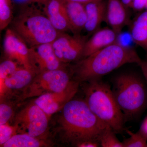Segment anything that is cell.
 Masks as SVG:
<instances>
[{
    "label": "cell",
    "mask_w": 147,
    "mask_h": 147,
    "mask_svg": "<svg viewBox=\"0 0 147 147\" xmlns=\"http://www.w3.org/2000/svg\"><path fill=\"white\" fill-rule=\"evenodd\" d=\"M11 0H0V30H3L12 19Z\"/></svg>",
    "instance_id": "ffe728a7"
},
{
    "label": "cell",
    "mask_w": 147,
    "mask_h": 147,
    "mask_svg": "<svg viewBox=\"0 0 147 147\" xmlns=\"http://www.w3.org/2000/svg\"><path fill=\"white\" fill-rule=\"evenodd\" d=\"M17 63L12 60H7L0 64V84L2 85L5 79L18 69Z\"/></svg>",
    "instance_id": "603a6c76"
},
{
    "label": "cell",
    "mask_w": 147,
    "mask_h": 147,
    "mask_svg": "<svg viewBox=\"0 0 147 147\" xmlns=\"http://www.w3.org/2000/svg\"><path fill=\"white\" fill-rule=\"evenodd\" d=\"M124 5L127 7H131L133 0H121Z\"/></svg>",
    "instance_id": "1f68e13d"
},
{
    "label": "cell",
    "mask_w": 147,
    "mask_h": 147,
    "mask_svg": "<svg viewBox=\"0 0 147 147\" xmlns=\"http://www.w3.org/2000/svg\"><path fill=\"white\" fill-rule=\"evenodd\" d=\"M115 131L112 128L108 129L100 137V144L102 147H124L123 142L116 137Z\"/></svg>",
    "instance_id": "7402d4cb"
},
{
    "label": "cell",
    "mask_w": 147,
    "mask_h": 147,
    "mask_svg": "<svg viewBox=\"0 0 147 147\" xmlns=\"http://www.w3.org/2000/svg\"><path fill=\"white\" fill-rule=\"evenodd\" d=\"M43 4L44 13L57 31H70L65 0H48Z\"/></svg>",
    "instance_id": "8fae6325"
},
{
    "label": "cell",
    "mask_w": 147,
    "mask_h": 147,
    "mask_svg": "<svg viewBox=\"0 0 147 147\" xmlns=\"http://www.w3.org/2000/svg\"><path fill=\"white\" fill-rule=\"evenodd\" d=\"M113 90L124 117H133L145 108L147 92L144 82L131 74H123L115 79Z\"/></svg>",
    "instance_id": "5b68a950"
},
{
    "label": "cell",
    "mask_w": 147,
    "mask_h": 147,
    "mask_svg": "<svg viewBox=\"0 0 147 147\" xmlns=\"http://www.w3.org/2000/svg\"><path fill=\"white\" fill-rule=\"evenodd\" d=\"M62 113L61 123L66 138L76 145L88 141L99 142L102 134L111 128L94 114L85 100H68Z\"/></svg>",
    "instance_id": "7a4b0ae2"
},
{
    "label": "cell",
    "mask_w": 147,
    "mask_h": 147,
    "mask_svg": "<svg viewBox=\"0 0 147 147\" xmlns=\"http://www.w3.org/2000/svg\"><path fill=\"white\" fill-rule=\"evenodd\" d=\"M130 34L137 45L147 50V9L134 19L130 26Z\"/></svg>",
    "instance_id": "ac0fdd59"
},
{
    "label": "cell",
    "mask_w": 147,
    "mask_h": 147,
    "mask_svg": "<svg viewBox=\"0 0 147 147\" xmlns=\"http://www.w3.org/2000/svg\"><path fill=\"white\" fill-rule=\"evenodd\" d=\"M142 61L135 50L116 42L83 58L72 68L79 82L100 79L127 63L140 65Z\"/></svg>",
    "instance_id": "6da1fadb"
},
{
    "label": "cell",
    "mask_w": 147,
    "mask_h": 147,
    "mask_svg": "<svg viewBox=\"0 0 147 147\" xmlns=\"http://www.w3.org/2000/svg\"><path fill=\"white\" fill-rule=\"evenodd\" d=\"M23 1L27 3H38L44 4L48 0H22Z\"/></svg>",
    "instance_id": "4dcf8cb0"
},
{
    "label": "cell",
    "mask_w": 147,
    "mask_h": 147,
    "mask_svg": "<svg viewBox=\"0 0 147 147\" xmlns=\"http://www.w3.org/2000/svg\"><path fill=\"white\" fill-rule=\"evenodd\" d=\"M34 73L33 70L24 67L18 68L1 85V94L5 89L18 90L26 86L31 82Z\"/></svg>",
    "instance_id": "e0dca14e"
},
{
    "label": "cell",
    "mask_w": 147,
    "mask_h": 147,
    "mask_svg": "<svg viewBox=\"0 0 147 147\" xmlns=\"http://www.w3.org/2000/svg\"><path fill=\"white\" fill-rule=\"evenodd\" d=\"M87 13V21L84 29L92 33L100 28L105 21L107 3L102 1L92 2L84 4Z\"/></svg>",
    "instance_id": "9a60e30c"
},
{
    "label": "cell",
    "mask_w": 147,
    "mask_h": 147,
    "mask_svg": "<svg viewBox=\"0 0 147 147\" xmlns=\"http://www.w3.org/2000/svg\"><path fill=\"white\" fill-rule=\"evenodd\" d=\"M68 73L62 69L39 73L29 86L28 97L49 93H59L66 90L72 84Z\"/></svg>",
    "instance_id": "8992f818"
},
{
    "label": "cell",
    "mask_w": 147,
    "mask_h": 147,
    "mask_svg": "<svg viewBox=\"0 0 147 147\" xmlns=\"http://www.w3.org/2000/svg\"><path fill=\"white\" fill-rule=\"evenodd\" d=\"M139 65L141 66L143 74L147 80V62L142 61Z\"/></svg>",
    "instance_id": "f1b7e54d"
},
{
    "label": "cell",
    "mask_w": 147,
    "mask_h": 147,
    "mask_svg": "<svg viewBox=\"0 0 147 147\" xmlns=\"http://www.w3.org/2000/svg\"><path fill=\"white\" fill-rule=\"evenodd\" d=\"M14 129L7 123L0 125V145L2 146L13 136Z\"/></svg>",
    "instance_id": "cb8c5ba5"
},
{
    "label": "cell",
    "mask_w": 147,
    "mask_h": 147,
    "mask_svg": "<svg viewBox=\"0 0 147 147\" xmlns=\"http://www.w3.org/2000/svg\"><path fill=\"white\" fill-rule=\"evenodd\" d=\"M41 144L35 138L26 133L15 134L2 145L4 147H38Z\"/></svg>",
    "instance_id": "d6986e66"
},
{
    "label": "cell",
    "mask_w": 147,
    "mask_h": 147,
    "mask_svg": "<svg viewBox=\"0 0 147 147\" xmlns=\"http://www.w3.org/2000/svg\"><path fill=\"white\" fill-rule=\"evenodd\" d=\"M27 44L15 31L10 29L7 30L3 43L6 55L10 59L16 61L24 68L34 71L31 63L29 47Z\"/></svg>",
    "instance_id": "30bf717a"
},
{
    "label": "cell",
    "mask_w": 147,
    "mask_h": 147,
    "mask_svg": "<svg viewBox=\"0 0 147 147\" xmlns=\"http://www.w3.org/2000/svg\"><path fill=\"white\" fill-rule=\"evenodd\" d=\"M76 146L80 147H98L100 146V144L97 141H88L79 143Z\"/></svg>",
    "instance_id": "4316f807"
},
{
    "label": "cell",
    "mask_w": 147,
    "mask_h": 147,
    "mask_svg": "<svg viewBox=\"0 0 147 147\" xmlns=\"http://www.w3.org/2000/svg\"><path fill=\"white\" fill-rule=\"evenodd\" d=\"M85 94V101L98 119L115 132L123 130L124 116L109 85L100 79L91 80L86 88Z\"/></svg>",
    "instance_id": "3957f363"
},
{
    "label": "cell",
    "mask_w": 147,
    "mask_h": 147,
    "mask_svg": "<svg viewBox=\"0 0 147 147\" xmlns=\"http://www.w3.org/2000/svg\"><path fill=\"white\" fill-rule=\"evenodd\" d=\"M47 115L36 104L24 109L17 116V124L21 125L32 137H36L45 132L48 126Z\"/></svg>",
    "instance_id": "ba28073f"
},
{
    "label": "cell",
    "mask_w": 147,
    "mask_h": 147,
    "mask_svg": "<svg viewBox=\"0 0 147 147\" xmlns=\"http://www.w3.org/2000/svg\"><path fill=\"white\" fill-rule=\"evenodd\" d=\"M130 137L123 142L124 147H147V138L141 131L134 133L127 130Z\"/></svg>",
    "instance_id": "44dd1931"
},
{
    "label": "cell",
    "mask_w": 147,
    "mask_h": 147,
    "mask_svg": "<svg viewBox=\"0 0 147 147\" xmlns=\"http://www.w3.org/2000/svg\"><path fill=\"white\" fill-rule=\"evenodd\" d=\"M140 131L147 138V117L143 122Z\"/></svg>",
    "instance_id": "83f0119b"
},
{
    "label": "cell",
    "mask_w": 147,
    "mask_h": 147,
    "mask_svg": "<svg viewBox=\"0 0 147 147\" xmlns=\"http://www.w3.org/2000/svg\"><path fill=\"white\" fill-rule=\"evenodd\" d=\"M65 7L70 31L74 34H80L86 23L87 13L85 5L76 2L65 1Z\"/></svg>",
    "instance_id": "2e32d148"
},
{
    "label": "cell",
    "mask_w": 147,
    "mask_h": 147,
    "mask_svg": "<svg viewBox=\"0 0 147 147\" xmlns=\"http://www.w3.org/2000/svg\"><path fill=\"white\" fill-rule=\"evenodd\" d=\"M12 115L11 107L5 103L0 105V125L7 123Z\"/></svg>",
    "instance_id": "d4e9b609"
},
{
    "label": "cell",
    "mask_w": 147,
    "mask_h": 147,
    "mask_svg": "<svg viewBox=\"0 0 147 147\" xmlns=\"http://www.w3.org/2000/svg\"><path fill=\"white\" fill-rule=\"evenodd\" d=\"M65 1H66L76 2L81 3L83 4H86L88 3L97 1H102V0H65Z\"/></svg>",
    "instance_id": "f546056e"
},
{
    "label": "cell",
    "mask_w": 147,
    "mask_h": 147,
    "mask_svg": "<svg viewBox=\"0 0 147 147\" xmlns=\"http://www.w3.org/2000/svg\"><path fill=\"white\" fill-rule=\"evenodd\" d=\"M77 84H72L66 90L59 93H49L41 95L35 100L37 105L47 115L57 112L64 101L70 98L77 90Z\"/></svg>",
    "instance_id": "4fadbf2b"
},
{
    "label": "cell",
    "mask_w": 147,
    "mask_h": 147,
    "mask_svg": "<svg viewBox=\"0 0 147 147\" xmlns=\"http://www.w3.org/2000/svg\"><path fill=\"white\" fill-rule=\"evenodd\" d=\"M13 30L30 47L52 43L59 35L45 14L35 7H27L13 21Z\"/></svg>",
    "instance_id": "277c9868"
},
{
    "label": "cell",
    "mask_w": 147,
    "mask_h": 147,
    "mask_svg": "<svg viewBox=\"0 0 147 147\" xmlns=\"http://www.w3.org/2000/svg\"><path fill=\"white\" fill-rule=\"evenodd\" d=\"M146 9H147V3L146 6Z\"/></svg>",
    "instance_id": "d6a6232c"
},
{
    "label": "cell",
    "mask_w": 147,
    "mask_h": 147,
    "mask_svg": "<svg viewBox=\"0 0 147 147\" xmlns=\"http://www.w3.org/2000/svg\"><path fill=\"white\" fill-rule=\"evenodd\" d=\"M31 63L35 72L62 69L61 61L54 52L52 43L29 47Z\"/></svg>",
    "instance_id": "9c48e42d"
},
{
    "label": "cell",
    "mask_w": 147,
    "mask_h": 147,
    "mask_svg": "<svg viewBox=\"0 0 147 147\" xmlns=\"http://www.w3.org/2000/svg\"><path fill=\"white\" fill-rule=\"evenodd\" d=\"M86 36L80 34L70 36L60 32L52 42L54 52L62 63H68L78 60L83 57Z\"/></svg>",
    "instance_id": "52a82bcc"
},
{
    "label": "cell",
    "mask_w": 147,
    "mask_h": 147,
    "mask_svg": "<svg viewBox=\"0 0 147 147\" xmlns=\"http://www.w3.org/2000/svg\"><path fill=\"white\" fill-rule=\"evenodd\" d=\"M118 34L111 28H99L87 40L84 47L83 58L90 55L118 42Z\"/></svg>",
    "instance_id": "7c38bea8"
},
{
    "label": "cell",
    "mask_w": 147,
    "mask_h": 147,
    "mask_svg": "<svg viewBox=\"0 0 147 147\" xmlns=\"http://www.w3.org/2000/svg\"><path fill=\"white\" fill-rule=\"evenodd\" d=\"M126 7L121 0H108L107 3L105 21L119 34L128 23Z\"/></svg>",
    "instance_id": "5bb4252c"
},
{
    "label": "cell",
    "mask_w": 147,
    "mask_h": 147,
    "mask_svg": "<svg viewBox=\"0 0 147 147\" xmlns=\"http://www.w3.org/2000/svg\"><path fill=\"white\" fill-rule=\"evenodd\" d=\"M147 0H133L132 6L135 10H141L146 8Z\"/></svg>",
    "instance_id": "484cf974"
}]
</instances>
